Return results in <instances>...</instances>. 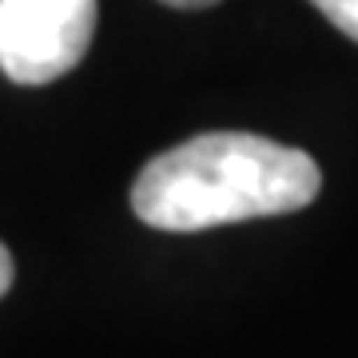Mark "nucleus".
<instances>
[{
	"label": "nucleus",
	"instance_id": "4",
	"mask_svg": "<svg viewBox=\"0 0 358 358\" xmlns=\"http://www.w3.org/2000/svg\"><path fill=\"white\" fill-rule=\"evenodd\" d=\"M13 255H8V247L0 243V299H4V294H8V287H13Z\"/></svg>",
	"mask_w": 358,
	"mask_h": 358
},
{
	"label": "nucleus",
	"instance_id": "1",
	"mask_svg": "<svg viewBox=\"0 0 358 358\" xmlns=\"http://www.w3.org/2000/svg\"><path fill=\"white\" fill-rule=\"evenodd\" d=\"M319 187V164L307 152L251 131H207L143 167L131 211L155 231H207L303 211Z\"/></svg>",
	"mask_w": 358,
	"mask_h": 358
},
{
	"label": "nucleus",
	"instance_id": "5",
	"mask_svg": "<svg viewBox=\"0 0 358 358\" xmlns=\"http://www.w3.org/2000/svg\"><path fill=\"white\" fill-rule=\"evenodd\" d=\"M164 4H171V8H211L219 0H164Z\"/></svg>",
	"mask_w": 358,
	"mask_h": 358
},
{
	"label": "nucleus",
	"instance_id": "2",
	"mask_svg": "<svg viewBox=\"0 0 358 358\" xmlns=\"http://www.w3.org/2000/svg\"><path fill=\"white\" fill-rule=\"evenodd\" d=\"M96 0H0V68L16 84H52L84 60Z\"/></svg>",
	"mask_w": 358,
	"mask_h": 358
},
{
	"label": "nucleus",
	"instance_id": "3",
	"mask_svg": "<svg viewBox=\"0 0 358 358\" xmlns=\"http://www.w3.org/2000/svg\"><path fill=\"white\" fill-rule=\"evenodd\" d=\"M338 32H346L350 40H358V0H310Z\"/></svg>",
	"mask_w": 358,
	"mask_h": 358
}]
</instances>
